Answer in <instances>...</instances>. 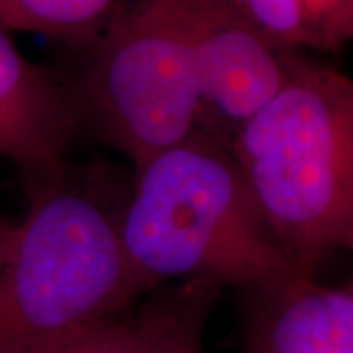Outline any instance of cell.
<instances>
[{"mask_svg": "<svg viewBox=\"0 0 353 353\" xmlns=\"http://www.w3.org/2000/svg\"><path fill=\"white\" fill-rule=\"evenodd\" d=\"M285 57L283 87L228 148L279 250L314 279L334 250H353V79Z\"/></svg>", "mask_w": 353, "mask_h": 353, "instance_id": "6da1fadb", "label": "cell"}, {"mask_svg": "<svg viewBox=\"0 0 353 353\" xmlns=\"http://www.w3.org/2000/svg\"><path fill=\"white\" fill-rule=\"evenodd\" d=\"M118 226L136 296L171 281L250 290L296 275L228 143L206 132L139 167Z\"/></svg>", "mask_w": 353, "mask_h": 353, "instance_id": "7a4b0ae2", "label": "cell"}, {"mask_svg": "<svg viewBox=\"0 0 353 353\" xmlns=\"http://www.w3.org/2000/svg\"><path fill=\"white\" fill-rule=\"evenodd\" d=\"M120 210L69 183L65 171L32 183L28 212L0 267V353H53L77 332L120 318L138 299Z\"/></svg>", "mask_w": 353, "mask_h": 353, "instance_id": "3957f363", "label": "cell"}, {"mask_svg": "<svg viewBox=\"0 0 353 353\" xmlns=\"http://www.w3.org/2000/svg\"><path fill=\"white\" fill-rule=\"evenodd\" d=\"M88 118L134 169L202 130L196 65L176 0H132L94 41L73 88Z\"/></svg>", "mask_w": 353, "mask_h": 353, "instance_id": "277c9868", "label": "cell"}, {"mask_svg": "<svg viewBox=\"0 0 353 353\" xmlns=\"http://www.w3.org/2000/svg\"><path fill=\"white\" fill-rule=\"evenodd\" d=\"M189 38L202 120L212 116L232 136L275 99L287 75L277 50L230 0H176Z\"/></svg>", "mask_w": 353, "mask_h": 353, "instance_id": "5b68a950", "label": "cell"}, {"mask_svg": "<svg viewBox=\"0 0 353 353\" xmlns=\"http://www.w3.org/2000/svg\"><path fill=\"white\" fill-rule=\"evenodd\" d=\"M79 126L73 88L28 59L0 24V157L32 183L50 181L65 171Z\"/></svg>", "mask_w": 353, "mask_h": 353, "instance_id": "8992f818", "label": "cell"}, {"mask_svg": "<svg viewBox=\"0 0 353 353\" xmlns=\"http://www.w3.org/2000/svg\"><path fill=\"white\" fill-rule=\"evenodd\" d=\"M241 353H353V292L294 277L248 290Z\"/></svg>", "mask_w": 353, "mask_h": 353, "instance_id": "52a82bcc", "label": "cell"}, {"mask_svg": "<svg viewBox=\"0 0 353 353\" xmlns=\"http://www.w3.org/2000/svg\"><path fill=\"white\" fill-rule=\"evenodd\" d=\"M281 51L338 53L353 43V0H230Z\"/></svg>", "mask_w": 353, "mask_h": 353, "instance_id": "ba28073f", "label": "cell"}, {"mask_svg": "<svg viewBox=\"0 0 353 353\" xmlns=\"http://www.w3.org/2000/svg\"><path fill=\"white\" fill-rule=\"evenodd\" d=\"M132 0H0V24L71 43H94Z\"/></svg>", "mask_w": 353, "mask_h": 353, "instance_id": "9c48e42d", "label": "cell"}, {"mask_svg": "<svg viewBox=\"0 0 353 353\" xmlns=\"http://www.w3.org/2000/svg\"><path fill=\"white\" fill-rule=\"evenodd\" d=\"M53 353H138L134 318H112L73 334Z\"/></svg>", "mask_w": 353, "mask_h": 353, "instance_id": "30bf717a", "label": "cell"}, {"mask_svg": "<svg viewBox=\"0 0 353 353\" xmlns=\"http://www.w3.org/2000/svg\"><path fill=\"white\" fill-rule=\"evenodd\" d=\"M14 228H16V224H10V222H6L4 218H0V267H2L6 255L10 252V245H12L14 238Z\"/></svg>", "mask_w": 353, "mask_h": 353, "instance_id": "8fae6325", "label": "cell"}, {"mask_svg": "<svg viewBox=\"0 0 353 353\" xmlns=\"http://www.w3.org/2000/svg\"><path fill=\"white\" fill-rule=\"evenodd\" d=\"M202 338H204V334L194 336V338L187 343V347L183 350V353H202Z\"/></svg>", "mask_w": 353, "mask_h": 353, "instance_id": "7c38bea8", "label": "cell"}, {"mask_svg": "<svg viewBox=\"0 0 353 353\" xmlns=\"http://www.w3.org/2000/svg\"><path fill=\"white\" fill-rule=\"evenodd\" d=\"M352 252H353V250H352ZM352 292H353V287H352Z\"/></svg>", "mask_w": 353, "mask_h": 353, "instance_id": "4fadbf2b", "label": "cell"}]
</instances>
